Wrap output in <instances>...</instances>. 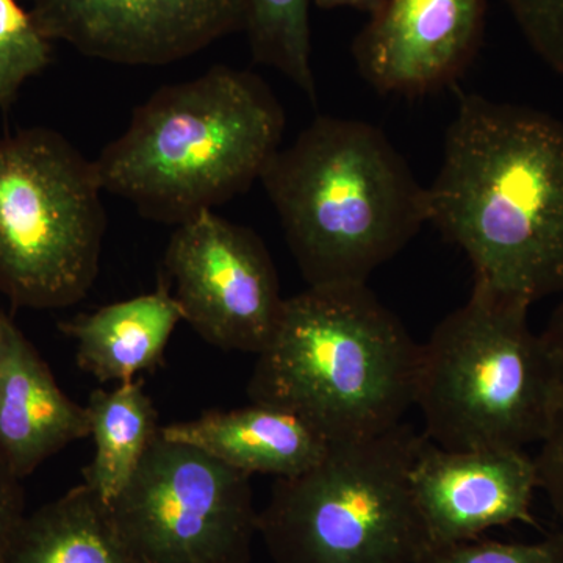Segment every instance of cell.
Returning a JSON list of instances; mask_svg holds the SVG:
<instances>
[{
  "instance_id": "obj_1",
  "label": "cell",
  "mask_w": 563,
  "mask_h": 563,
  "mask_svg": "<svg viewBox=\"0 0 563 563\" xmlns=\"http://www.w3.org/2000/svg\"><path fill=\"white\" fill-rule=\"evenodd\" d=\"M428 220L465 252L474 291L526 306L562 295L563 122L461 96Z\"/></svg>"
},
{
  "instance_id": "obj_2",
  "label": "cell",
  "mask_w": 563,
  "mask_h": 563,
  "mask_svg": "<svg viewBox=\"0 0 563 563\" xmlns=\"http://www.w3.org/2000/svg\"><path fill=\"white\" fill-rule=\"evenodd\" d=\"M285 124L284 107L265 80L218 65L158 88L95 165L103 191L176 228L261 180Z\"/></svg>"
},
{
  "instance_id": "obj_3",
  "label": "cell",
  "mask_w": 563,
  "mask_h": 563,
  "mask_svg": "<svg viewBox=\"0 0 563 563\" xmlns=\"http://www.w3.org/2000/svg\"><path fill=\"white\" fill-rule=\"evenodd\" d=\"M261 181L310 288L365 285L428 220V187L376 125L314 118Z\"/></svg>"
},
{
  "instance_id": "obj_4",
  "label": "cell",
  "mask_w": 563,
  "mask_h": 563,
  "mask_svg": "<svg viewBox=\"0 0 563 563\" xmlns=\"http://www.w3.org/2000/svg\"><path fill=\"white\" fill-rule=\"evenodd\" d=\"M420 350L366 284L309 287L285 299L247 396L331 443L369 439L401 424L413 406Z\"/></svg>"
},
{
  "instance_id": "obj_5",
  "label": "cell",
  "mask_w": 563,
  "mask_h": 563,
  "mask_svg": "<svg viewBox=\"0 0 563 563\" xmlns=\"http://www.w3.org/2000/svg\"><path fill=\"white\" fill-rule=\"evenodd\" d=\"M526 303L474 291L421 344L417 396L426 439L451 451L542 443L563 379Z\"/></svg>"
},
{
  "instance_id": "obj_6",
  "label": "cell",
  "mask_w": 563,
  "mask_h": 563,
  "mask_svg": "<svg viewBox=\"0 0 563 563\" xmlns=\"http://www.w3.org/2000/svg\"><path fill=\"white\" fill-rule=\"evenodd\" d=\"M412 426L332 443L317 465L276 479L258 533L274 563H418L431 550L410 470Z\"/></svg>"
},
{
  "instance_id": "obj_7",
  "label": "cell",
  "mask_w": 563,
  "mask_h": 563,
  "mask_svg": "<svg viewBox=\"0 0 563 563\" xmlns=\"http://www.w3.org/2000/svg\"><path fill=\"white\" fill-rule=\"evenodd\" d=\"M102 185L60 133L0 139V292L16 307L65 309L87 298L107 231Z\"/></svg>"
},
{
  "instance_id": "obj_8",
  "label": "cell",
  "mask_w": 563,
  "mask_h": 563,
  "mask_svg": "<svg viewBox=\"0 0 563 563\" xmlns=\"http://www.w3.org/2000/svg\"><path fill=\"white\" fill-rule=\"evenodd\" d=\"M109 506L143 563L251 561L258 533L251 476L162 432Z\"/></svg>"
},
{
  "instance_id": "obj_9",
  "label": "cell",
  "mask_w": 563,
  "mask_h": 563,
  "mask_svg": "<svg viewBox=\"0 0 563 563\" xmlns=\"http://www.w3.org/2000/svg\"><path fill=\"white\" fill-rule=\"evenodd\" d=\"M184 321L222 351L261 354L285 298L265 243L252 229L203 211L174 228L163 257Z\"/></svg>"
},
{
  "instance_id": "obj_10",
  "label": "cell",
  "mask_w": 563,
  "mask_h": 563,
  "mask_svg": "<svg viewBox=\"0 0 563 563\" xmlns=\"http://www.w3.org/2000/svg\"><path fill=\"white\" fill-rule=\"evenodd\" d=\"M32 13L52 41L125 66L184 60L244 32V0H33Z\"/></svg>"
},
{
  "instance_id": "obj_11",
  "label": "cell",
  "mask_w": 563,
  "mask_h": 563,
  "mask_svg": "<svg viewBox=\"0 0 563 563\" xmlns=\"http://www.w3.org/2000/svg\"><path fill=\"white\" fill-rule=\"evenodd\" d=\"M488 0H385L352 43L366 84L418 98L450 87L483 43Z\"/></svg>"
},
{
  "instance_id": "obj_12",
  "label": "cell",
  "mask_w": 563,
  "mask_h": 563,
  "mask_svg": "<svg viewBox=\"0 0 563 563\" xmlns=\"http://www.w3.org/2000/svg\"><path fill=\"white\" fill-rule=\"evenodd\" d=\"M410 488L431 550L479 539L493 528L537 525L539 474L526 450L451 451L424 439Z\"/></svg>"
},
{
  "instance_id": "obj_13",
  "label": "cell",
  "mask_w": 563,
  "mask_h": 563,
  "mask_svg": "<svg viewBox=\"0 0 563 563\" xmlns=\"http://www.w3.org/2000/svg\"><path fill=\"white\" fill-rule=\"evenodd\" d=\"M88 437L87 409L62 390L36 347L0 312V459L24 479Z\"/></svg>"
},
{
  "instance_id": "obj_14",
  "label": "cell",
  "mask_w": 563,
  "mask_h": 563,
  "mask_svg": "<svg viewBox=\"0 0 563 563\" xmlns=\"http://www.w3.org/2000/svg\"><path fill=\"white\" fill-rule=\"evenodd\" d=\"M166 439L188 443L247 476L288 479L312 468L331 442L287 410L251 402L235 410H210L196 420L162 426Z\"/></svg>"
},
{
  "instance_id": "obj_15",
  "label": "cell",
  "mask_w": 563,
  "mask_h": 563,
  "mask_svg": "<svg viewBox=\"0 0 563 563\" xmlns=\"http://www.w3.org/2000/svg\"><path fill=\"white\" fill-rule=\"evenodd\" d=\"M168 277L146 295L109 303L58 324L76 342L77 365L99 383H129L162 365L184 313Z\"/></svg>"
},
{
  "instance_id": "obj_16",
  "label": "cell",
  "mask_w": 563,
  "mask_h": 563,
  "mask_svg": "<svg viewBox=\"0 0 563 563\" xmlns=\"http://www.w3.org/2000/svg\"><path fill=\"white\" fill-rule=\"evenodd\" d=\"M7 563H143L87 484L27 515Z\"/></svg>"
},
{
  "instance_id": "obj_17",
  "label": "cell",
  "mask_w": 563,
  "mask_h": 563,
  "mask_svg": "<svg viewBox=\"0 0 563 563\" xmlns=\"http://www.w3.org/2000/svg\"><path fill=\"white\" fill-rule=\"evenodd\" d=\"M85 409L95 455L84 470V484L110 504L132 479L162 426L141 379L113 390L96 388Z\"/></svg>"
},
{
  "instance_id": "obj_18",
  "label": "cell",
  "mask_w": 563,
  "mask_h": 563,
  "mask_svg": "<svg viewBox=\"0 0 563 563\" xmlns=\"http://www.w3.org/2000/svg\"><path fill=\"white\" fill-rule=\"evenodd\" d=\"M310 0H244L252 58L279 70L310 102H317L312 68Z\"/></svg>"
},
{
  "instance_id": "obj_19",
  "label": "cell",
  "mask_w": 563,
  "mask_h": 563,
  "mask_svg": "<svg viewBox=\"0 0 563 563\" xmlns=\"http://www.w3.org/2000/svg\"><path fill=\"white\" fill-rule=\"evenodd\" d=\"M52 60V40L18 0H0V107H9L25 80Z\"/></svg>"
},
{
  "instance_id": "obj_20",
  "label": "cell",
  "mask_w": 563,
  "mask_h": 563,
  "mask_svg": "<svg viewBox=\"0 0 563 563\" xmlns=\"http://www.w3.org/2000/svg\"><path fill=\"white\" fill-rule=\"evenodd\" d=\"M418 563H563V532L533 543L476 539L432 548Z\"/></svg>"
},
{
  "instance_id": "obj_21",
  "label": "cell",
  "mask_w": 563,
  "mask_h": 563,
  "mask_svg": "<svg viewBox=\"0 0 563 563\" xmlns=\"http://www.w3.org/2000/svg\"><path fill=\"white\" fill-rule=\"evenodd\" d=\"M533 51L563 76V0H504Z\"/></svg>"
},
{
  "instance_id": "obj_22",
  "label": "cell",
  "mask_w": 563,
  "mask_h": 563,
  "mask_svg": "<svg viewBox=\"0 0 563 563\" xmlns=\"http://www.w3.org/2000/svg\"><path fill=\"white\" fill-rule=\"evenodd\" d=\"M539 474V488L550 499L555 512L563 518V396L550 431L533 457Z\"/></svg>"
},
{
  "instance_id": "obj_23",
  "label": "cell",
  "mask_w": 563,
  "mask_h": 563,
  "mask_svg": "<svg viewBox=\"0 0 563 563\" xmlns=\"http://www.w3.org/2000/svg\"><path fill=\"white\" fill-rule=\"evenodd\" d=\"M21 481L0 459V563H7L27 518Z\"/></svg>"
},
{
  "instance_id": "obj_24",
  "label": "cell",
  "mask_w": 563,
  "mask_h": 563,
  "mask_svg": "<svg viewBox=\"0 0 563 563\" xmlns=\"http://www.w3.org/2000/svg\"><path fill=\"white\" fill-rule=\"evenodd\" d=\"M540 335L563 379V302L551 314L547 329Z\"/></svg>"
},
{
  "instance_id": "obj_25",
  "label": "cell",
  "mask_w": 563,
  "mask_h": 563,
  "mask_svg": "<svg viewBox=\"0 0 563 563\" xmlns=\"http://www.w3.org/2000/svg\"><path fill=\"white\" fill-rule=\"evenodd\" d=\"M314 5L320 7L322 10L332 9H354L358 11H365V13L373 14L383 7L385 0H310Z\"/></svg>"
}]
</instances>
